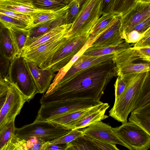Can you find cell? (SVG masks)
<instances>
[{
	"label": "cell",
	"instance_id": "cell-48",
	"mask_svg": "<svg viewBox=\"0 0 150 150\" xmlns=\"http://www.w3.org/2000/svg\"><path fill=\"white\" fill-rule=\"evenodd\" d=\"M11 84L7 79L0 81V96L8 90Z\"/></svg>",
	"mask_w": 150,
	"mask_h": 150
},
{
	"label": "cell",
	"instance_id": "cell-7",
	"mask_svg": "<svg viewBox=\"0 0 150 150\" xmlns=\"http://www.w3.org/2000/svg\"><path fill=\"white\" fill-rule=\"evenodd\" d=\"M98 102L90 99H80L41 105L35 120H50L76 110L94 106Z\"/></svg>",
	"mask_w": 150,
	"mask_h": 150
},
{
	"label": "cell",
	"instance_id": "cell-9",
	"mask_svg": "<svg viewBox=\"0 0 150 150\" xmlns=\"http://www.w3.org/2000/svg\"><path fill=\"white\" fill-rule=\"evenodd\" d=\"M90 36L88 34L70 37L65 44L54 55L49 69L59 71L67 65L83 47Z\"/></svg>",
	"mask_w": 150,
	"mask_h": 150
},
{
	"label": "cell",
	"instance_id": "cell-41",
	"mask_svg": "<svg viewBox=\"0 0 150 150\" xmlns=\"http://www.w3.org/2000/svg\"><path fill=\"white\" fill-rule=\"evenodd\" d=\"M135 47L139 59L150 62V46L139 48Z\"/></svg>",
	"mask_w": 150,
	"mask_h": 150
},
{
	"label": "cell",
	"instance_id": "cell-31",
	"mask_svg": "<svg viewBox=\"0 0 150 150\" xmlns=\"http://www.w3.org/2000/svg\"><path fill=\"white\" fill-rule=\"evenodd\" d=\"M15 119L9 121L0 129V150H2L14 135Z\"/></svg>",
	"mask_w": 150,
	"mask_h": 150
},
{
	"label": "cell",
	"instance_id": "cell-38",
	"mask_svg": "<svg viewBox=\"0 0 150 150\" xmlns=\"http://www.w3.org/2000/svg\"><path fill=\"white\" fill-rule=\"evenodd\" d=\"M0 22L4 25H11L25 30H29L31 28L28 24L1 13H0Z\"/></svg>",
	"mask_w": 150,
	"mask_h": 150
},
{
	"label": "cell",
	"instance_id": "cell-35",
	"mask_svg": "<svg viewBox=\"0 0 150 150\" xmlns=\"http://www.w3.org/2000/svg\"><path fill=\"white\" fill-rule=\"evenodd\" d=\"M83 133V132L81 130H79V129H72L66 134L55 139L47 142L50 144H68Z\"/></svg>",
	"mask_w": 150,
	"mask_h": 150
},
{
	"label": "cell",
	"instance_id": "cell-26",
	"mask_svg": "<svg viewBox=\"0 0 150 150\" xmlns=\"http://www.w3.org/2000/svg\"><path fill=\"white\" fill-rule=\"evenodd\" d=\"M72 0H31L36 8L51 11L61 9L68 5Z\"/></svg>",
	"mask_w": 150,
	"mask_h": 150
},
{
	"label": "cell",
	"instance_id": "cell-39",
	"mask_svg": "<svg viewBox=\"0 0 150 150\" xmlns=\"http://www.w3.org/2000/svg\"><path fill=\"white\" fill-rule=\"evenodd\" d=\"M0 13L24 22L33 27L32 15H25L0 8Z\"/></svg>",
	"mask_w": 150,
	"mask_h": 150
},
{
	"label": "cell",
	"instance_id": "cell-8",
	"mask_svg": "<svg viewBox=\"0 0 150 150\" xmlns=\"http://www.w3.org/2000/svg\"><path fill=\"white\" fill-rule=\"evenodd\" d=\"M114 133L131 150H147L150 147V135L141 128L130 122L112 127Z\"/></svg>",
	"mask_w": 150,
	"mask_h": 150
},
{
	"label": "cell",
	"instance_id": "cell-11",
	"mask_svg": "<svg viewBox=\"0 0 150 150\" xmlns=\"http://www.w3.org/2000/svg\"><path fill=\"white\" fill-rule=\"evenodd\" d=\"M150 17V3L137 1L127 13L121 17L120 33L125 40L130 30L136 25Z\"/></svg>",
	"mask_w": 150,
	"mask_h": 150
},
{
	"label": "cell",
	"instance_id": "cell-20",
	"mask_svg": "<svg viewBox=\"0 0 150 150\" xmlns=\"http://www.w3.org/2000/svg\"><path fill=\"white\" fill-rule=\"evenodd\" d=\"M110 105L108 103H104L98 108L86 115L71 125L69 129H80L87 127L97 121H101L108 117L105 115L106 110Z\"/></svg>",
	"mask_w": 150,
	"mask_h": 150
},
{
	"label": "cell",
	"instance_id": "cell-42",
	"mask_svg": "<svg viewBox=\"0 0 150 150\" xmlns=\"http://www.w3.org/2000/svg\"><path fill=\"white\" fill-rule=\"evenodd\" d=\"M150 28V17L146 19L135 26L130 31L135 30L143 33Z\"/></svg>",
	"mask_w": 150,
	"mask_h": 150
},
{
	"label": "cell",
	"instance_id": "cell-36",
	"mask_svg": "<svg viewBox=\"0 0 150 150\" xmlns=\"http://www.w3.org/2000/svg\"><path fill=\"white\" fill-rule=\"evenodd\" d=\"M27 150L26 141L18 138L15 134L2 150Z\"/></svg>",
	"mask_w": 150,
	"mask_h": 150
},
{
	"label": "cell",
	"instance_id": "cell-37",
	"mask_svg": "<svg viewBox=\"0 0 150 150\" xmlns=\"http://www.w3.org/2000/svg\"><path fill=\"white\" fill-rule=\"evenodd\" d=\"M83 0H72L66 18L67 24L72 23L79 12Z\"/></svg>",
	"mask_w": 150,
	"mask_h": 150
},
{
	"label": "cell",
	"instance_id": "cell-27",
	"mask_svg": "<svg viewBox=\"0 0 150 150\" xmlns=\"http://www.w3.org/2000/svg\"><path fill=\"white\" fill-rule=\"evenodd\" d=\"M120 16L113 12L103 14L96 22L90 33V35L96 37L106 28L115 18Z\"/></svg>",
	"mask_w": 150,
	"mask_h": 150
},
{
	"label": "cell",
	"instance_id": "cell-34",
	"mask_svg": "<svg viewBox=\"0 0 150 150\" xmlns=\"http://www.w3.org/2000/svg\"><path fill=\"white\" fill-rule=\"evenodd\" d=\"M150 78L146 82L134 105L133 110L150 102Z\"/></svg>",
	"mask_w": 150,
	"mask_h": 150
},
{
	"label": "cell",
	"instance_id": "cell-10",
	"mask_svg": "<svg viewBox=\"0 0 150 150\" xmlns=\"http://www.w3.org/2000/svg\"><path fill=\"white\" fill-rule=\"evenodd\" d=\"M26 102L17 88L11 84L6 99L0 112V129L20 113Z\"/></svg>",
	"mask_w": 150,
	"mask_h": 150
},
{
	"label": "cell",
	"instance_id": "cell-21",
	"mask_svg": "<svg viewBox=\"0 0 150 150\" xmlns=\"http://www.w3.org/2000/svg\"><path fill=\"white\" fill-rule=\"evenodd\" d=\"M70 3L67 6L59 10L45 12L36 13L33 14L32 28L47 22L54 21L63 17L67 14Z\"/></svg>",
	"mask_w": 150,
	"mask_h": 150
},
{
	"label": "cell",
	"instance_id": "cell-44",
	"mask_svg": "<svg viewBox=\"0 0 150 150\" xmlns=\"http://www.w3.org/2000/svg\"><path fill=\"white\" fill-rule=\"evenodd\" d=\"M150 28L146 31L142 38L134 44L133 47L139 48L150 46Z\"/></svg>",
	"mask_w": 150,
	"mask_h": 150
},
{
	"label": "cell",
	"instance_id": "cell-43",
	"mask_svg": "<svg viewBox=\"0 0 150 150\" xmlns=\"http://www.w3.org/2000/svg\"><path fill=\"white\" fill-rule=\"evenodd\" d=\"M145 32L141 33L135 30L132 31L127 35L125 41L129 43H135L142 38Z\"/></svg>",
	"mask_w": 150,
	"mask_h": 150
},
{
	"label": "cell",
	"instance_id": "cell-1",
	"mask_svg": "<svg viewBox=\"0 0 150 150\" xmlns=\"http://www.w3.org/2000/svg\"><path fill=\"white\" fill-rule=\"evenodd\" d=\"M117 76L112 60L81 70L68 80L47 90L41 98L43 104L88 99L98 102L111 80Z\"/></svg>",
	"mask_w": 150,
	"mask_h": 150
},
{
	"label": "cell",
	"instance_id": "cell-17",
	"mask_svg": "<svg viewBox=\"0 0 150 150\" xmlns=\"http://www.w3.org/2000/svg\"><path fill=\"white\" fill-rule=\"evenodd\" d=\"M103 103L100 101L94 106L76 110L59 116L50 121L69 129L75 122L86 115L100 107Z\"/></svg>",
	"mask_w": 150,
	"mask_h": 150
},
{
	"label": "cell",
	"instance_id": "cell-3",
	"mask_svg": "<svg viewBox=\"0 0 150 150\" xmlns=\"http://www.w3.org/2000/svg\"><path fill=\"white\" fill-rule=\"evenodd\" d=\"M10 62L6 79L29 102L38 92L25 60L21 54L16 55Z\"/></svg>",
	"mask_w": 150,
	"mask_h": 150
},
{
	"label": "cell",
	"instance_id": "cell-22",
	"mask_svg": "<svg viewBox=\"0 0 150 150\" xmlns=\"http://www.w3.org/2000/svg\"><path fill=\"white\" fill-rule=\"evenodd\" d=\"M134 43H129L125 41L120 45L115 46L103 47H89L83 54L90 56H99L114 54L117 52L134 46Z\"/></svg>",
	"mask_w": 150,
	"mask_h": 150
},
{
	"label": "cell",
	"instance_id": "cell-28",
	"mask_svg": "<svg viewBox=\"0 0 150 150\" xmlns=\"http://www.w3.org/2000/svg\"><path fill=\"white\" fill-rule=\"evenodd\" d=\"M150 70V62L138 63L132 62L116 69L117 76L148 72Z\"/></svg>",
	"mask_w": 150,
	"mask_h": 150
},
{
	"label": "cell",
	"instance_id": "cell-30",
	"mask_svg": "<svg viewBox=\"0 0 150 150\" xmlns=\"http://www.w3.org/2000/svg\"><path fill=\"white\" fill-rule=\"evenodd\" d=\"M0 8L25 15H32L36 13L45 12L52 11L36 8L33 6L32 3L20 6L0 4Z\"/></svg>",
	"mask_w": 150,
	"mask_h": 150
},
{
	"label": "cell",
	"instance_id": "cell-25",
	"mask_svg": "<svg viewBox=\"0 0 150 150\" xmlns=\"http://www.w3.org/2000/svg\"><path fill=\"white\" fill-rule=\"evenodd\" d=\"M67 13L64 16L60 18L49 21L31 28L28 30V37L34 38L40 36L57 26L67 24Z\"/></svg>",
	"mask_w": 150,
	"mask_h": 150
},
{
	"label": "cell",
	"instance_id": "cell-2",
	"mask_svg": "<svg viewBox=\"0 0 150 150\" xmlns=\"http://www.w3.org/2000/svg\"><path fill=\"white\" fill-rule=\"evenodd\" d=\"M149 71L127 74L128 83L123 93L109 111V115L119 122H127L129 114L146 81L150 78Z\"/></svg>",
	"mask_w": 150,
	"mask_h": 150
},
{
	"label": "cell",
	"instance_id": "cell-14",
	"mask_svg": "<svg viewBox=\"0 0 150 150\" xmlns=\"http://www.w3.org/2000/svg\"><path fill=\"white\" fill-rule=\"evenodd\" d=\"M114 54L99 56H90L82 54L71 66L57 83L66 81L81 70L95 65L112 60Z\"/></svg>",
	"mask_w": 150,
	"mask_h": 150
},
{
	"label": "cell",
	"instance_id": "cell-15",
	"mask_svg": "<svg viewBox=\"0 0 150 150\" xmlns=\"http://www.w3.org/2000/svg\"><path fill=\"white\" fill-rule=\"evenodd\" d=\"M27 66L37 86L38 93L46 92L56 75L51 69H43L25 60Z\"/></svg>",
	"mask_w": 150,
	"mask_h": 150
},
{
	"label": "cell",
	"instance_id": "cell-51",
	"mask_svg": "<svg viewBox=\"0 0 150 150\" xmlns=\"http://www.w3.org/2000/svg\"><path fill=\"white\" fill-rule=\"evenodd\" d=\"M4 79H3L2 77V76L1 75V74L0 73V81Z\"/></svg>",
	"mask_w": 150,
	"mask_h": 150
},
{
	"label": "cell",
	"instance_id": "cell-6",
	"mask_svg": "<svg viewBox=\"0 0 150 150\" xmlns=\"http://www.w3.org/2000/svg\"><path fill=\"white\" fill-rule=\"evenodd\" d=\"M69 38L67 34L57 37L34 48L23 50L21 55L26 60L38 67L49 69L54 55L65 44Z\"/></svg>",
	"mask_w": 150,
	"mask_h": 150
},
{
	"label": "cell",
	"instance_id": "cell-12",
	"mask_svg": "<svg viewBox=\"0 0 150 150\" xmlns=\"http://www.w3.org/2000/svg\"><path fill=\"white\" fill-rule=\"evenodd\" d=\"M115 18L98 34L90 47H103L117 46L125 42L120 33L121 18Z\"/></svg>",
	"mask_w": 150,
	"mask_h": 150
},
{
	"label": "cell",
	"instance_id": "cell-50",
	"mask_svg": "<svg viewBox=\"0 0 150 150\" xmlns=\"http://www.w3.org/2000/svg\"><path fill=\"white\" fill-rule=\"evenodd\" d=\"M137 1H141L147 3H150V0H137Z\"/></svg>",
	"mask_w": 150,
	"mask_h": 150
},
{
	"label": "cell",
	"instance_id": "cell-45",
	"mask_svg": "<svg viewBox=\"0 0 150 150\" xmlns=\"http://www.w3.org/2000/svg\"><path fill=\"white\" fill-rule=\"evenodd\" d=\"M68 145V143L50 144L47 142L43 144L42 150H66Z\"/></svg>",
	"mask_w": 150,
	"mask_h": 150
},
{
	"label": "cell",
	"instance_id": "cell-24",
	"mask_svg": "<svg viewBox=\"0 0 150 150\" xmlns=\"http://www.w3.org/2000/svg\"><path fill=\"white\" fill-rule=\"evenodd\" d=\"M4 25L10 31L17 55L21 54L29 36V30L21 29L9 24Z\"/></svg>",
	"mask_w": 150,
	"mask_h": 150
},
{
	"label": "cell",
	"instance_id": "cell-5",
	"mask_svg": "<svg viewBox=\"0 0 150 150\" xmlns=\"http://www.w3.org/2000/svg\"><path fill=\"white\" fill-rule=\"evenodd\" d=\"M102 0H83L67 35L69 37L88 34L102 15Z\"/></svg>",
	"mask_w": 150,
	"mask_h": 150
},
{
	"label": "cell",
	"instance_id": "cell-47",
	"mask_svg": "<svg viewBox=\"0 0 150 150\" xmlns=\"http://www.w3.org/2000/svg\"><path fill=\"white\" fill-rule=\"evenodd\" d=\"M31 0H0V4L20 6L32 4Z\"/></svg>",
	"mask_w": 150,
	"mask_h": 150
},
{
	"label": "cell",
	"instance_id": "cell-4",
	"mask_svg": "<svg viewBox=\"0 0 150 150\" xmlns=\"http://www.w3.org/2000/svg\"><path fill=\"white\" fill-rule=\"evenodd\" d=\"M71 129L50 120H35L20 128H15L14 134L28 140L32 138L49 142L63 136Z\"/></svg>",
	"mask_w": 150,
	"mask_h": 150
},
{
	"label": "cell",
	"instance_id": "cell-46",
	"mask_svg": "<svg viewBox=\"0 0 150 150\" xmlns=\"http://www.w3.org/2000/svg\"><path fill=\"white\" fill-rule=\"evenodd\" d=\"M116 0H102V15L112 12V9Z\"/></svg>",
	"mask_w": 150,
	"mask_h": 150
},
{
	"label": "cell",
	"instance_id": "cell-32",
	"mask_svg": "<svg viewBox=\"0 0 150 150\" xmlns=\"http://www.w3.org/2000/svg\"><path fill=\"white\" fill-rule=\"evenodd\" d=\"M137 2V0H116L112 12L122 16L127 13Z\"/></svg>",
	"mask_w": 150,
	"mask_h": 150
},
{
	"label": "cell",
	"instance_id": "cell-23",
	"mask_svg": "<svg viewBox=\"0 0 150 150\" xmlns=\"http://www.w3.org/2000/svg\"><path fill=\"white\" fill-rule=\"evenodd\" d=\"M139 59L136 49L132 46L114 54L112 61L115 64L116 69Z\"/></svg>",
	"mask_w": 150,
	"mask_h": 150
},
{
	"label": "cell",
	"instance_id": "cell-40",
	"mask_svg": "<svg viewBox=\"0 0 150 150\" xmlns=\"http://www.w3.org/2000/svg\"><path fill=\"white\" fill-rule=\"evenodd\" d=\"M26 141L27 149L30 150H42L43 145L46 142L35 138Z\"/></svg>",
	"mask_w": 150,
	"mask_h": 150
},
{
	"label": "cell",
	"instance_id": "cell-29",
	"mask_svg": "<svg viewBox=\"0 0 150 150\" xmlns=\"http://www.w3.org/2000/svg\"><path fill=\"white\" fill-rule=\"evenodd\" d=\"M95 150L90 136L84 133L68 143L66 150Z\"/></svg>",
	"mask_w": 150,
	"mask_h": 150
},
{
	"label": "cell",
	"instance_id": "cell-16",
	"mask_svg": "<svg viewBox=\"0 0 150 150\" xmlns=\"http://www.w3.org/2000/svg\"><path fill=\"white\" fill-rule=\"evenodd\" d=\"M72 24V23L64 24L57 26L43 34L37 37L29 38L28 37L22 50L34 48L53 38L66 34L71 28Z\"/></svg>",
	"mask_w": 150,
	"mask_h": 150
},
{
	"label": "cell",
	"instance_id": "cell-33",
	"mask_svg": "<svg viewBox=\"0 0 150 150\" xmlns=\"http://www.w3.org/2000/svg\"><path fill=\"white\" fill-rule=\"evenodd\" d=\"M114 84L115 103L126 90L128 83L127 74L118 75Z\"/></svg>",
	"mask_w": 150,
	"mask_h": 150
},
{
	"label": "cell",
	"instance_id": "cell-13",
	"mask_svg": "<svg viewBox=\"0 0 150 150\" xmlns=\"http://www.w3.org/2000/svg\"><path fill=\"white\" fill-rule=\"evenodd\" d=\"M82 129L83 133L90 136L107 143L120 145L131 150L114 133L111 126L101 121H96Z\"/></svg>",
	"mask_w": 150,
	"mask_h": 150
},
{
	"label": "cell",
	"instance_id": "cell-18",
	"mask_svg": "<svg viewBox=\"0 0 150 150\" xmlns=\"http://www.w3.org/2000/svg\"><path fill=\"white\" fill-rule=\"evenodd\" d=\"M130 112L129 122L139 127L150 135V102L134 109Z\"/></svg>",
	"mask_w": 150,
	"mask_h": 150
},
{
	"label": "cell",
	"instance_id": "cell-19",
	"mask_svg": "<svg viewBox=\"0 0 150 150\" xmlns=\"http://www.w3.org/2000/svg\"><path fill=\"white\" fill-rule=\"evenodd\" d=\"M0 54L10 61L17 55L10 31L2 23L0 24Z\"/></svg>",
	"mask_w": 150,
	"mask_h": 150
},
{
	"label": "cell",
	"instance_id": "cell-49",
	"mask_svg": "<svg viewBox=\"0 0 150 150\" xmlns=\"http://www.w3.org/2000/svg\"><path fill=\"white\" fill-rule=\"evenodd\" d=\"M9 89L0 96V112L6 99Z\"/></svg>",
	"mask_w": 150,
	"mask_h": 150
}]
</instances>
